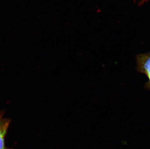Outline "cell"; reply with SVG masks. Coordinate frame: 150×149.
Segmentation results:
<instances>
[{
	"mask_svg": "<svg viewBox=\"0 0 150 149\" xmlns=\"http://www.w3.org/2000/svg\"><path fill=\"white\" fill-rule=\"evenodd\" d=\"M136 62L137 70L147 76L148 82L146 87L150 89V52L137 55L136 57Z\"/></svg>",
	"mask_w": 150,
	"mask_h": 149,
	"instance_id": "6da1fadb",
	"label": "cell"
},
{
	"mask_svg": "<svg viewBox=\"0 0 150 149\" xmlns=\"http://www.w3.org/2000/svg\"><path fill=\"white\" fill-rule=\"evenodd\" d=\"M10 122V119L4 117L3 112L0 113V149H6L5 138Z\"/></svg>",
	"mask_w": 150,
	"mask_h": 149,
	"instance_id": "7a4b0ae2",
	"label": "cell"
}]
</instances>
